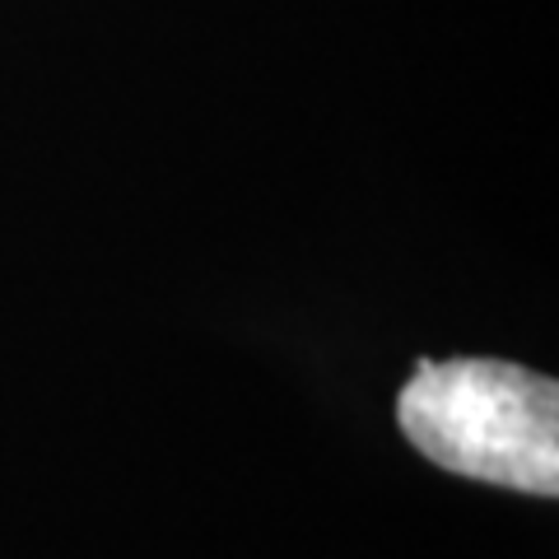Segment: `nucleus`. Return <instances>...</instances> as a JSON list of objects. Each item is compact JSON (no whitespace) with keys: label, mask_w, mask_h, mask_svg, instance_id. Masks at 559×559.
Here are the masks:
<instances>
[{"label":"nucleus","mask_w":559,"mask_h":559,"mask_svg":"<svg viewBox=\"0 0 559 559\" xmlns=\"http://www.w3.org/2000/svg\"><path fill=\"white\" fill-rule=\"evenodd\" d=\"M396 415L433 466L522 495L559 489V392L550 378L499 359L419 364Z\"/></svg>","instance_id":"obj_1"}]
</instances>
